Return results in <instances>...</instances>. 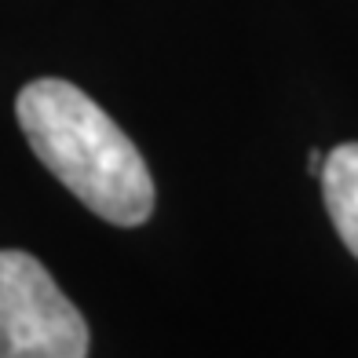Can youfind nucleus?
Segmentation results:
<instances>
[{
  "label": "nucleus",
  "instance_id": "nucleus-1",
  "mask_svg": "<svg viewBox=\"0 0 358 358\" xmlns=\"http://www.w3.org/2000/svg\"><path fill=\"white\" fill-rule=\"evenodd\" d=\"M15 110L41 165L95 216L139 227L154 213V179L143 154L77 85L59 77L29 80Z\"/></svg>",
  "mask_w": 358,
  "mask_h": 358
},
{
  "label": "nucleus",
  "instance_id": "nucleus-2",
  "mask_svg": "<svg viewBox=\"0 0 358 358\" xmlns=\"http://www.w3.org/2000/svg\"><path fill=\"white\" fill-rule=\"evenodd\" d=\"M88 325L29 252L0 249V358H85Z\"/></svg>",
  "mask_w": 358,
  "mask_h": 358
},
{
  "label": "nucleus",
  "instance_id": "nucleus-3",
  "mask_svg": "<svg viewBox=\"0 0 358 358\" xmlns=\"http://www.w3.org/2000/svg\"><path fill=\"white\" fill-rule=\"evenodd\" d=\"M322 194L340 241L358 256V143H340L325 154Z\"/></svg>",
  "mask_w": 358,
  "mask_h": 358
}]
</instances>
